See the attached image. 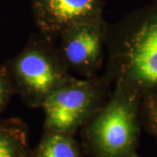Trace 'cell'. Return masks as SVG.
Here are the masks:
<instances>
[{
	"label": "cell",
	"mask_w": 157,
	"mask_h": 157,
	"mask_svg": "<svg viewBox=\"0 0 157 157\" xmlns=\"http://www.w3.org/2000/svg\"><path fill=\"white\" fill-rule=\"evenodd\" d=\"M28 126L19 118L0 119V157H31Z\"/></svg>",
	"instance_id": "52a82bcc"
},
{
	"label": "cell",
	"mask_w": 157,
	"mask_h": 157,
	"mask_svg": "<svg viewBox=\"0 0 157 157\" xmlns=\"http://www.w3.org/2000/svg\"><path fill=\"white\" fill-rule=\"evenodd\" d=\"M104 75L140 101L157 94V0L108 25Z\"/></svg>",
	"instance_id": "6da1fadb"
},
{
	"label": "cell",
	"mask_w": 157,
	"mask_h": 157,
	"mask_svg": "<svg viewBox=\"0 0 157 157\" xmlns=\"http://www.w3.org/2000/svg\"><path fill=\"white\" fill-rule=\"evenodd\" d=\"M30 3L39 33L53 42L67 29L103 19L102 0H30Z\"/></svg>",
	"instance_id": "8992f818"
},
{
	"label": "cell",
	"mask_w": 157,
	"mask_h": 157,
	"mask_svg": "<svg viewBox=\"0 0 157 157\" xmlns=\"http://www.w3.org/2000/svg\"><path fill=\"white\" fill-rule=\"evenodd\" d=\"M140 121L157 138V94L147 96L141 100Z\"/></svg>",
	"instance_id": "9c48e42d"
},
{
	"label": "cell",
	"mask_w": 157,
	"mask_h": 157,
	"mask_svg": "<svg viewBox=\"0 0 157 157\" xmlns=\"http://www.w3.org/2000/svg\"><path fill=\"white\" fill-rule=\"evenodd\" d=\"M111 83L101 77L73 78L43 102L44 130L74 135L98 112L110 95Z\"/></svg>",
	"instance_id": "277c9868"
},
{
	"label": "cell",
	"mask_w": 157,
	"mask_h": 157,
	"mask_svg": "<svg viewBox=\"0 0 157 157\" xmlns=\"http://www.w3.org/2000/svg\"><path fill=\"white\" fill-rule=\"evenodd\" d=\"M5 65L15 94L32 108L41 107L51 94L74 78L54 42L40 33Z\"/></svg>",
	"instance_id": "3957f363"
},
{
	"label": "cell",
	"mask_w": 157,
	"mask_h": 157,
	"mask_svg": "<svg viewBox=\"0 0 157 157\" xmlns=\"http://www.w3.org/2000/svg\"><path fill=\"white\" fill-rule=\"evenodd\" d=\"M137 157H139V156H137Z\"/></svg>",
	"instance_id": "8fae6325"
},
{
	"label": "cell",
	"mask_w": 157,
	"mask_h": 157,
	"mask_svg": "<svg viewBox=\"0 0 157 157\" xmlns=\"http://www.w3.org/2000/svg\"><path fill=\"white\" fill-rule=\"evenodd\" d=\"M81 144L73 135L45 130L31 157H83Z\"/></svg>",
	"instance_id": "ba28073f"
},
{
	"label": "cell",
	"mask_w": 157,
	"mask_h": 157,
	"mask_svg": "<svg viewBox=\"0 0 157 157\" xmlns=\"http://www.w3.org/2000/svg\"><path fill=\"white\" fill-rule=\"evenodd\" d=\"M14 94V88L6 65L0 64V114L6 109Z\"/></svg>",
	"instance_id": "30bf717a"
},
{
	"label": "cell",
	"mask_w": 157,
	"mask_h": 157,
	"mask_svg": "<svg viewBox=\"0 0 157 157\" xmlns=\"http://www.w3.org/2000/svg\"><path fill=\"white\" fill-rule=\"evenodd\" d=\"M108 24L104 19L75 25L60 35L59 52L69 70L95 76L104 59Z\"/></svg>",
	"instance_id": "5b68a950"
},
{
	"label": "cell",
	"mask_w": 157,
	"mask_h": 157,
	"mask_svg": "<svg viewBox=\"0 0 157 157\" xmlns=\"http://www.w3.org/2000/svg\"><path fill=\"white\" fill-rule=\"evenodd\" d=\"M140 101L114 88L100 110L82 128L81 147L90 157H137Z\"/></svg>",
	"instance_id": "7a4b0ae2"
}]
</instances>
